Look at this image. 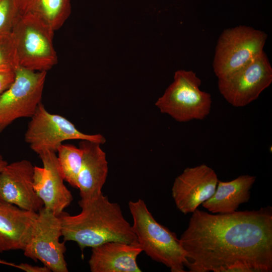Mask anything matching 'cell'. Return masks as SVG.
<instances>
[{
    "mask_svg": "<svg viewBox=\"0 0 272 272\" xmlns=\"http://www.w3.org/2000/svg\"><path fill=\"white\" fill-rule=\"evenodd\" d=\"M181 236L190 272H223L242 263L272 271V208L210 214L196 209Z\"/></svg>",
    "mask_w": 272,
    "mask_h": 272,
    "instance_id": "cell-1",
    "label": "cell"
},
{
    "mask_svg": "<svg viewBox=\"0 0 272 272\" xmlns=\"http://www.w3.org/2000/svg\"><path fill=\"white\" fill-rule=\"evenodd\" d=\"M81 212L76 215L63 212L59 218L63 241L76 242L82 250L117 241L138 243L132 226L123 217L120 206L102 193L89 199H80Z\"/></svg>",
    "mask_w": 272,
    "mask_h": 272,
    "instance_id": "cell-2",
    "label": "cell"
},
{
    "mask_svg": "<svg viewBox=\"0 0 272 272\" xmlns=\"http://www.w3.org/2000/svg\"><path fill=\"white\" fill-rule=\"evenodd\" d=\"M128 208L132 229L143 251L171 272H185L186 253L176 234L155 219L142 199L130 201Z\"/></svg>",
    "mask_w": 272,
    "mask_h": 272,
    "instance_id": "cell-3",
    "label": "cell"
},
{
    "mask_svg": "<svg viewBox=\"0 0 272 272\" xmlns=\"http://www.w3.org/2000/svg\"><path fill=\"white\" fill-rule=\"evenodd\" d=\"M54 32L36 16L19 15L11 31L18 66L38 72H47L54 66L57 63L53 44Z\"/></svg>",
    "mask_w": 272,
    "mask_h": 272,
    "instance_id": "cell-4",
    "label": "cell"
},
{
    "mask_svg": "<svg viewBox=\"0 0 272 272\" xmlns=\"http://www.w3.org/2000/svg\"><path fill=\"white\" fill-rule=\"evenodd\" d=\"M201 83L194 72L177 71L174 81L155 105L178 122L203 120L210 113L212 101L209 93L200 90Z\"/></svg>",
    "mask_w": 272,
    "mask_h": 272,
    "instance_id": "cell-5",
    "label": "cell"
},
{
    "mask_svg": "<svg viewBox=\"0 0 272 272\" xmlns=\"http://www.w3.org/2000/svg\"><path fill=\"white\" fill-rule=\"evenodd\" d=\"M266 39L264 32L246 26L225 30L218 40L213 63L218 79L229 76L259 55Z\"/></svg>",
    "mask_w": 272,
    "mask_h": 272,
    "instance_id": "cell-6",
    "label": "cell"
},
{
    "mask_svg": "<svg viewBox=\"0 0 272 272\" xmlns=\"http://www.w3.org/2000/svg\"><path fill=\"white\" fill-rule=\"evenodd\" d=\"M71 140H87L103 144L104 137L79 131L65 117L49 112L41 103L31 117L25 133V141L38 155L47 151L56 152L62 142Z\"/></svg>",
    "mask_w": 272,
    "mask_h": 272,
    "instance_id": "cell-7",
    "label": "cell"
},
{
    "mask_svg": "<svg viewBox=\"0 0 272 272\" xmlns=\"http://www.w3.org/2000/svg\"><path fill=\"white\" fill-rule=\"evenodd\" d=\"M46 75L47 72L16 68L14 82L0 97V132L15 120L34 115L41 103Z\"/></svg>",
    "mask_w": 272,
    "mask_h": 272,
    "instance_id": "cell-8",
    "label": "cell"
},
{
    "mask_svg": "<svg viewBox=\"0 0 272 272\" xmlns=\"http://www.w3.org/2000/svg\"><path fill=\"white\" fill-rule=\"evenodd\" d=\"M61 236L59 217L43 207L38 212L31 236L23 250L24 255L39 260L51 271L67 272L65 241H60Z\"/></svg>",
    "mask_w": 272,
    "mask_h": 272,
    "instance_id": "cell-9",
    "label": "cell"
},
{
    "mask_svg": "<svg viewBox=\"0 0 272 272\" xmlns=\"http://www.w3.org/2000/svg\"><path fill=\"white\" fill-rule=\"evenodd\" d=\"M272 82V67L264 51L229 76L218 79L219 90L233 106H245L258 98Z\"/></svg>",
    "mask_w": 272,
    "mask_h": 272,
    "instance_id": "cell-10",
    "label": "cell"
},
{
    "mask_svg": "<svg viewBox=\"0 0 272 272\" xmlns=\"http://www.w3.org/2000/svg\"><path fill=\"white\" fill-rule=\"evenodd\" d=\"M218 180L215 171L206 164L185 168L172 187L177 208L185 215L192 213L213 195Z\"/></svg>",
    "mask_w": 272,
    "mask_h": 272,
    "instance_id": "cell-11",
    "label": "cell"
},
{
    "mask_svg": "<svg viewBox=\"0 0 272 272\" xmlns=\"http://www.w3.org/2000/svg\"><path fill=\"white\" fill-rule=\"evenodd\" d=\"M34 169L27 160L8 164L0 172V201L38 213L44 205L33 187Z\"/></svg>",
    "mask_w": 272,
    "mask_h": 272,
    "instance_id": "cell-12",
    "label": "cell"
},
{
    "mask_svg": "<svg viewBox=\"0 0 272 272\" xmlns=\"http://www.w3.org/2000/svg\"><path fill=\"white\" fill-rule=\"evenodd\" d=\"M39 156L43 166H34V190L44 207L59 216L73 201L72 194L63 183L56 153L47 151Z\"/></svg>",
    "mask_w": 272,
    "mask_h": 272,
    "instance_id": "cell-13",
    "label": "cell"
},
{
    "mask_svg": "<svg viewBox=\"0 0 272 272\" xmlns=\"http://www.w3.org/2000/svg\"><path fill=\"white\" fill-rule=\"evenodd\" d=\"M38 213L0 201V252L24 250L31 236Z\"/></svg>",
    "mask_w": 272,
    "mask_h": 272,
    "instance_id": "cell-14",
    "label": "cell"
},
{
    "mask_svg": "<svg viewBox=\"0 0 272 272\" xmlns=\"http://www.w3.org/2000/svg\"><path fill=\"white\" fill-rule=\"evenodd\" d=\"M99 143L82 140L79 147L83 151V158L79 173L77 185L81 199H89L102 194L108 175V163L105 152Z\"/></svg>",
    "mask_w": 272,
    "mask_h": 272,
    "instance_id": "cell-15",
    "label": "cell"
},
{
    "mask_svg": "<svg viewBox=\"0 0 272 272\" xmlns=\"http://www.w3.org/2000/svg\"><path fill=\"white\" fill-rule=\"evenodd\" d=\"M143 251L138 243L111 241L92 248L88 261L92 272H141L137 259Z\"/></svg>",
    "mask_w": 272,
    "mask_h": 272,
    "instance_id": "cell-16",
    "label": "cell"
},
{
    "mask_svg": "<svg viewBox=\"0 0 272 272\" xmlns=\"http://www.w3.org/2000/svg\"><path fill=\"white\" fill-rule=\"evenodd\" d=\"M255 180V176L243 175L230 181L218 180L215 193L201 205L213 214L236 211L241 204L249 201Z\"/></svg>",
    "mask_w": 272,
    "mask_h": 272,
    "instance_id": "cell-17",
    "label": "cell"
},
{
    "mask_svg": "<svg viewBox=\"0 0 272 272\" xmlns=\"http://www.w3.org/2000/svg\"><path fill=\"white\" fill-rule=\"evenodd\" d=\"M20 15L36 16L54 31L64 24L71 13V0H15Z\"/></svg>",
    "mask_w": 272,
    "mask_h": 272,
    "instance_id": "cell-18",
    "label": "cell"
},
{
    "mask_svg": "<svg viewBox=\"0 0 272 272\" xmlns=\"http://www.w3.org/2000/svg\"><path fill=\"white\" fill-rule=\"evenodd\" d=\"M56 152L59 169L64 180L77 188L78 177L83 158L82 150L71 144H62Z\"/></svg>",
    "mask_w": 272,
    "mask_h": 272,
    "instance_id": "cell-19",
    "label": "cell"
},
{
    "mask_svg": "<svg viewBox=\"0 0 272 272\" xmlns=\"http://www.w3.org/2000/svg\"><path fill=\"white\" fill-rule=\"evenodd\" d=\"M18 66L13 36L11 32L0 35V69Z\"/></svg>",
    "mask_w": 272,
    "mask_h": 272,
    "instance_id": "cell-20",
    "label": "cell"
},
{
    "mask_svg": "<svg viewBox=\"0 0 272 272\" xmlns=\"http://www.w3.org/2000/svg\"><path fill=\"white\" fill-rule=\"evenodd\" d=\"M19 15L15 0H0V35L11 32Z\"/></svg>",
    "mask_w": 272,
    "mask_h": 272,
    "instance_id": "cell-21",
    "label": "cell"
},
{
    "mask_svg": "<svg viewBox=\"0 0 272 272\" xmlns=\"http://www.w3.org/2000/svg\"><path fill=\"white\" fill-rule=\"evenodd\" d=\"M15 69H0V97L14 82L15 78Z\"/></svg>",
    "mask_w": 272,
    "mask_h": 272,
    "instance_id": "cell-22",
    "label": "cell"
},
{
    "mask_svg": "<svg viewBox=\"0 0 272 272\" xmlns=\"http://www.w3.org/2000/svg\"><path fill=\"white\" fill-rule=\"evenodd\" d=\"M16 267L26 272H50L51 270L46 266L33 265L26 263H21L16 265Z\"/></svg>",
    "mask_w": 272,
    "mask_h": 272,
    "instance_id": "cell-23",
    "label": "cell"
},
{
    "mask_svg": "<svg viewBox=\"0 0 272 272\" xmlns=\"http://www.w3.org/2000/svg\"><path fill=\"white\" fill-rule=\"evenodd\" d=\"M8 164V162L4 159L3 156L0 155V172L3 171Z\"/></svg>",
    "mask_w": 272,
    "mask_h": 272,
    "instance_id": "cell-24",
    "label": "cell"
},
{
    "mask_svg": "<svg viewBox=\"0 0 272 272\" xmlns=\"http://www.w3.org/2000/svg\"><path fill=\"white\" fill-rule=\"evenodd\" d=\"M0 263L1 264H6V265H8L12 266H14V267H16V264H14L13 263H11V262L5 261L4 260H2L1 259H0Z\"/></svg>",
    "mask_w": 272,
    "mask_h": 272,
    "instance_id": "cell-25",
    "label": "cell"
}]
</instances>
